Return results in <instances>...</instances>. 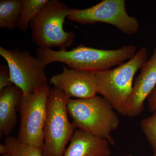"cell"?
<instances>
[{
	"instance_id": "1",
	"label": "cell",
	"mask_w": 156,
	"mask_h": 156,
	"mask_svg": "<svg viewBox=\"0 0 156 156\" xmlns=\"http://www.w3.org/2000/svg\"><path fill=\"white\" fill-rule=\"evenodd\" d=\"M36 53L37 57L46 66L58 62L69 69L97 72L120 65L132 58L136 52L134 45H126L116 50H105L81 44L70 50L38 48Z\"/></svg>"
},
{
	"instance_id": "2",
	"label": "cell",
	"mask_w": 156,
	"mask_h": 156,
	"mask_svg": "<svg viewBox=\"0 0 156 156\" xmlns=\"http://www.w3.org/2000/svg\"><path fill=\"white\" fill-rule=\"evenodd\" d=\"M68 115L75 128L83 130L115 144L112 134L119 126V119L115 111L103 97L85 99L69 98Z\"/></svg>"
},
{
	"instance_id": "3",
	"label": "cell",
	"mask_w": 156,
	"mask_h": 156,
	"mask_svg": "<svg viewBox=\"0 0 156 156\" xmlns=\"http://www.w3.org/2000/svg\"><path fill=\"white\" fill-rule=\"evenodd\" d=\"M147 50L142 47L127 62L113 69L95 72L98 93L118 113L127 116V105L133 89L134 76L147 60Z\"/></svg>"
},
{
	"instance_id": "4",
	"label": "cell",
	"mask_w": 156,
	"mask_h": 156,
	"mask_svg": "<svg viewBox=\"0 0 156 156\" xmlns=\"http://www.w3.org/2000/svg\"><path fill=\"white\" fill-rule=\"evenodd\" d=\"M70 9L63 2L48 0L31 21L32 41L40 49L66 50L74 42L75 34L66 32L63 24Z\"/></svg>"
},
{
	"instance_id": "5",
	"label": "cell",
	"mask_w": 156,
	"mask_h": 156,
	"mask_svg": "<svg viewBox=\"0 0 156 156\" xmlns=\"http://www.w3.org/2000/svg\"><path fill=\"white\" fill-rule=\"evenodd\" d=\"M69 98L59 89L50 88L44 128V156H63L73 134L75 128L68 117Z\"/></svg>"
},
{
	"instance_id": "6",
	"label": "cell",
	"mask_w": 156,
	"mask_h": 156,
	"mask_svg": "<svg viewBox=\"0 0 156 156\" xmlns=\"http://www.w3.org/2000/svg\"><path fill=\"white\" fill-rule=\"evenodd\" d=\"M50 90L47 85L33 93L23 94L18 107L20 122L17 139L42 150L44 143V128Z\"/></svg>"
},
{
	"instance_id": "7",
	"label": "cell",
	"mask_w": 156,
	"mask_h": 156,
	"mask_svg": "<svg viewBox=\"0 0 156 156\" xmlns=\"http://www.w3.org/2000/svg\"><path fill=\"white\" fill-rule=\"evenodd\" d=\"M126 3L125 0H104L87 9L73 8L70 9L67 18L82 24L108 23L123 34L133 35L138 31L139 23L136 18L128 14Z\"/></svg>"
},
{
	"instance_id": "8",
	"label": "cell",
	"mask_w": 156,
	"mask_h": 156,
	"mask_svg": "<svg viewBox=\"0 0 156 156\" xmlns=\"http://www.w3.org/2000/svg\"><path fill=\"white\" fill-rule=\"evenodd\" d=\"M0 55L7 62L11 82L21 89L23 94L33 93L48 85L45 73L47 66L27 50L18 48L8 50L1 47Z\"/></svg>"
},
{
	"instance_id": "9",
	"label": "cell",
	"mask_w": 156,
	"mask_h": 156,
	"mask_svg": "<svg viewBox=\"0 0 156 156\" xmlns=\"http://www.w3.org/2000/svg\"><path fill=\"white\" fill-rule=\"evenodd\" d=\"M50 83L66 96L80 99L91 98L98 93L95 72L69 69L63 66L62 72L50 78Z\"/></svg>"
},
{
	"instance_id": "10",
	"label": "cell",
	"mask_w": 156,
	"mask_h": 156,
	"mask_svg": "<svg viewBox=\"0 0 156 156\" xmlns=\"http://www.w3.org/2000/svg\"><path fill=\"white\" fill-rule=\"evenodd\" d=\"M127 105V116L135 117L142 112L144 101L156 86V49L141 69Z\"/></svg>"
},
{
	"instance_id": "11",
	"label": "cell",
	"mask_w": 156,
	"mask_h": 156,
	"mask_svg": "<svg viewBox=\"0 0 156 156\" xmlns=\"http://www.w3.org/2000/svg\"><path fill=\"white\" fill-rule=\"evenodd\" d=\"M110 144L106 140L87 131L75 130L63 156H110Z\"/></svg>"
},
{
	"instance_id": "12",
	"label": "cell",
	"mask_w": 156,
	"mask_h": 156,
	"mask_svg": "<svg viewBox=\"0 0 156 156\" xmlns=\"http://www.w3.org/2000/svg\"><path fill=\"white\" fill-rule=\"evenodd\" d=\"M23 92L15 85L0 91V135L9 136L17 124V111Z\"/></svg>"
},
{
	"instance_id": "13",
	"label": "cell",
	"mask_w": 156,
	"mask_h": 156,
	"mask_svg": "<svg viewBox=\"0 0 156 156\" xmlns=\"http://www.w3.org/2000/svg\"><path fill=\"white\" fill-rule=\"evenodd\" d=\"M22 0L0 1V27L9 30L17 27Z\"/></svg>"
},
{
	"instance_id": "14",
	"label": "cell",
	"mask_w": 156,
	"mask_h": 156,
	"mask_svg": "<svg viewBox=\"0 0 156 156\" xmlns=\"http://www.w3.org/2000/svg\"><path fill=\"white\" fill-rule=\"evenodd\" d=\"M48 0H22L21 12L17 28L20 30H27L31 21L41 10Z\"/></svg>"
},
{
	"instance_id": "15",
	"label": "cell",
	"mask_w": 156,
	"mask_h": 156,
	"mask_svg": "<svg viewBox=\"0 0 156 156\" xmlns=\"http://www.w3.org/2000/svg\"><path fill=\"white\" fill-rule=\"evenodd\" d=\"M4 144L11 156H44L43 150L25 144L14 136H8Z\"/></svg>"
},
{
	"instance_id": "16",
	"label": "cell",
	"mask_w": 156,
	"mask_h": 156,
	"mask_svg": "<svg viewBox=\"0 0 156 156\" xmlns=\"http://www.w3.org/2000/svg\"><path fill=\"white\" fill-rule=\"evenodd\" d=\"M140 127L148 142L156 154V111L140 121Z\"/></svg>"
},
{
	"instance_id": "17",
	"label": "cell",
	"mask_w": 156,
	"mask_h": 156,
	"mask_svg": "<svg viewBox=\"0 0 156 156\" xmlns=\"http://www.w3.org/2000/svg\"><path fill=\"white\" fill-rule=\"evenodd\" d=\"M13 85L11 81L9 66L4 64L0 65V91L4 88Z\"/></svg>"
},
{
	"instance_id": "18",
	"label": "cell",
	"mask_w": 156,
	"mask_h": 156,
	"mask_svg": "<svg viewBox=\"0 0 156 156\" xmlns=\"http://www.w3.org/2000/svg\"><path fill=\"white\" fill-rule=\"evenodd\" d=\"M147 99L149 110L154 112L156 111V86L148 97Z\"/></svg>"
},
{
	"instance_id": "19",
	"label": "cell",
	"mask_w": 156,
	"mask_h": 156,
	"mask_svg": "<svg viewBox=\"0 0 156 156\" xmlns=\"http://www.w3.org/2000/svg\"><path fill=\"white\" fill-rule=\"evenodd\" d=\"M0 154L2 155L8 154V148L5 144H0Z\"/></svg>"
},
{
	"instance_id": "20",
	"label": "cell",
	"mask_w": 156,
	"mask_h": 156,
	"mask_svg": "<svg viewBox=\"0 0 156 156\" xmlns=\"http://www.w3.org/2000/svg\"><path fill=\"white\" fill-rule=\"evenodd\" d=\"M1 156H11L10 155V154H4V155H2Z\"/></svg>"
},
{
	"instance_id": "21",
	"label": "cell",
	"mask_w": 156,
	"mask_h": 156,
	"mask_svg": "<svg viewBox=\"0 0 156 156\" xmlns=\"http://www.w3.org/2000/svg\"><path fill=\"white\" fill-rule=\"evenodd\" d=\"M123 156H134L133 155H132V154H126V155H124Z\"/></svg>"
},
{
	"instance_id": "22",
	"label": "cell",
	"mask_w": 156,
	"mask_h": 156,
	"mask_svg": "<svg viewBox=\"0 0 156 156\" xmlns=\"http://www.w3.org/2000/svg\"><path fill=\"white\" fill-rule=\"evenodd\" d=\"M154 156H156V154H154Z\"/></svg>"
}]
</instances>
